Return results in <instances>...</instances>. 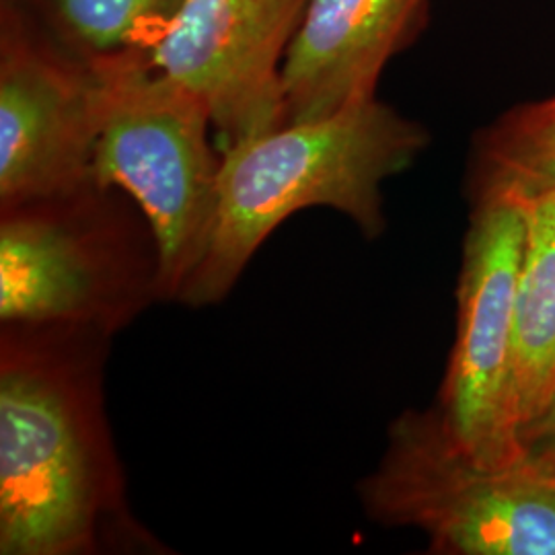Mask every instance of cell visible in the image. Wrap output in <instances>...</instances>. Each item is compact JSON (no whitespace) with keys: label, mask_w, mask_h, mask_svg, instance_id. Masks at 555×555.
I'll return each instance as SVG.
<instances>
[{"label":"cell","mask_w":555,"mask_h":555,"mask_svg":"<svg viewBox=\"0 0 555 555\" xmlns=\"http://www.w3.org/2000/svg\"><path fill=\"white\" fill-rule=\"evenodd\" d=\"M358 498L378 525L422 531L430 554L555 555V469L527 455L479 461L437 408L391 422Z\"/></svg>","instance_id":"obj_4"},{"label":"cell","mask_w":555,"mask_h":555,"mask_svg":"<svg viewBox=\"0 0 555 555\" xmlns=\"http://www.w3.org/2000/svg\"><path fill=\"white\" fill-rule=\"evenodd\" d=\"M547 103H550V105H552V107H555V95H552V98H547Z\"/></svg>","instance_id":"obj_14"},{"label":"cell","mask_w":555,"mask_h":555,"mask_svg":"<svg viewBox=\"0 0 555 555\" xmlns=\"http://www.w3.org/2000/svg\"><path fill=\"white\" fill-rule=\"evenodd\" d=\"M428 142L422 124L373 98L222 149L215 233L178 302L224 300L263 241L307 208L336 210L366 238L383 235L380 185L405 171Z\"/></svg>","instance_id":"obj_2"},{"label":"cell","mask_w":555,"mask_h":555,"mask_svg":"<svg viewBox=\"0 0 555 555\" xmlns=\"http://www.w3.org/2000/svg\"><path fill=\"white\" fill-rule=\"evenodd\" d=\"M525 455L555 469V396L547 412L522 435Z\"/></svg>","instance_id":"obj_13"},{"label":"cell","mask_w":555,"mask_h":555,"mask_svg":"<svg viewBox=\"0 0 555 555\" xmlns=\"http://www.w3.org/2000/svg\"><path fill=\"white\" fill-rule=\"evenodd\" d=\"M469 196L472 215L456 282L455 344L435 408L467 453L504 465L525 456L513 391L525 202L498 188L469 190Z\"/></svg>","instance_id":"obj_6"},{"label":"cell","mask_w":555,"mask_h":555,"mask_svg":"<svg viewBox=\"0 0 555 555\" xmlns=\"http://www.w3.org/2000/svg\"><path fill=\"white\" fill-rule=\"evenodd\" d=\"M498 188L518 196L555 190V107L516 105L474 140L469 190Z\"/></svg>","instance_id":"obj_12"},{"label":"cell","mask_w":555,"mask_h":555,"mask_svg":"<svg viewBox=\"0 0 555 555\" xmlns=\"http://www.w3.org/2000/svg\"><path fill=\"white\" fill-rule=\"evenodd\" d=\"M105 105L93 178L142 210L159 243L160 300L178 302L206 258L219 210L222 153L206 105L146 56L101 62Z\"/></svg>","instance_id":"obj_5"},{"label":"cell","mask_w":555,"mask_h":555,"mask_svg":"<svg viewBox=\"0 0 555 555\" xmlns=\"http://www.w3.org/2000/svg\"><path fill=\"white\" fill-rule=\"evenodd\" d=\"M520 198L527 237L516 291L513 391L522 440L555 396V190Z\"/></svg>","instance_id":"obj_10"},{"label":"cell","mask_w":555,"mask_h":555,"mask_svg":"<svg viewBox=\"0 0 555 555\" xmlns=\"http://www.w3.org/2000/svg\"><path fill=\"white\" fill-rule=\"evenodd\" d=\"M288 2H295V4H300V7H305V0H288Z\"/></svg>","instance_id":"obj_15"},{"label":"cell","mask_w":555,"mask_h":555,"mask_svg":"<svg viewBox=\"0 0 555 555\" xmlns=\"http://www.w3.org/2000/svg\"><path fill=\"white\" fill-rule=\"evenodd\" d=\"M300 15L288 0H183L151 64L206 105L227 149L286 124L282 62Z\"/></svg>","instance_id":"obj_8"},{"label":"cell","mask_w":555,"mask_h":555,"mask_svg":"<svg viewBox=\"0 0 555 555\" xmlns=\"http://www.w3.org/2000/svg\"><path fill=\"white\" fill-rule=\"evenodd\" d=\"M112 336L0 327V554H159L132 515L103 393Z\"/></svg>","instance_id":"obj_1"},{"label":"cell","mask_w":555,"mask_h":555,"mask_svg":"<svg viewBox=\"0 0 555 555\" xmlns=\"http://www.w3.org/2000/svg\"><path fill=\"white\" fill-rule=\"evenodd\" d=\"M105 73L0 0V208L93 183Z\"/></svg>","instance_id":"obj_7"},{"label":"cell","mask_w":555,"mask_h":555,"mask_svg":"<svg viewBox=\"0 0 555 555\" xmlns=\"http://www.w3.org/2000/svg\"><path fill=\"white\" fill-rule=\"evenodd\" d=\"M159 300V243L124 192L93 181L0 208V323L114 337Z\"/></svg>","instance_id":"obj_3"},{"label":"cell","mask_w":555,"mask_h":555,"mask_svg":"<svg viewBox=\"0 0 555 555\" xmlns=\"http://www.w3.org/2000/svg\"><path fill=\"white\" fill-rule=\"evenodd\" d=\"M41 29L89 62L146 56L183 0H17Z\"/></svg>","instance_id":"obj_11"},{"label":"cell","mask_w":555,"mask_h":555,"mask_svg":"<svg viewBox=\"0 0 555 555\" xmlns=\"http://www.w3.org/2000/svg\"><path fill=\"white\" fill-rule=\"evenodd\" d=\"M428 0H305L282 62L286 124L377 98L389 60L422 31Z\"/></svg>","instance_id":"obj_9"}]
</instances>
